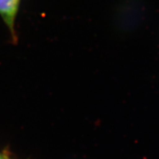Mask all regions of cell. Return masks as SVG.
Wrapping results in <instances>:
<instances>
[{
  "instance_id": "1",
  "label": "cell",
  "mask_w": 159,
  "mask_h": 159,
  "mask_svg": "<svg viewBox=\"0 0 159 159\" xmlns=\"http://www.w3.org/2000/svg\"><path fill=\"white\" fill-rule=\"evenodd\" d=\"M148 13L147 0H119L112 13L114 30L121 35L134 34L144 25Z\"/></svg>"
},
{
  "instance_id": "2",
  "label": "cell",
  "mask_w": 159,
  "mask_h": 159,
  "mask_svg": "<svg viewBox=\"0 0 159 159\" xmlns=\"http://www.w3.org/2000/svg\"><path fill=\"white\" fill-rule=\"evenodd\" d=\"M21 0H0V16L10 32L11 42L17 44L18 36L15 30V21L19 13Z\"/></svg>"
},
{
  "instance_id": "3",
  "label": "cell",
  "mask_w": 159,
  "mask_h": 159,
  "mask_svg": "<svg viewBox=\"0 0 159 159\" xmlns=\"http://www.w3.org/2000/svg\"><path fill=\"white\" fill-rule=\"evenodd\" d=\"M0 159H11V158H8V157H7L5 154L0 153Z\"/></svg>"
}]
</instances>
